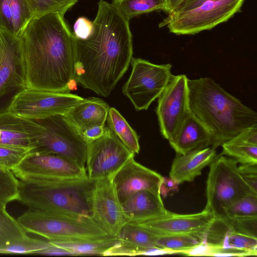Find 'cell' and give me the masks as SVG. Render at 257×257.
Listing matches in <instances>:
<instances>
[{"label":"cell","instance_id":"6da1fadb","mask_svg":"<svg viewBox=\"0 0 257 257\" xmlns=\"http://www.w3.org/2000/svg\"><path fill=\"white\" fill-rule=\"evenodd\" d=\"M75 46L76 82L109 96L133 58L129 21L111 3L100 0L91 34L84 39L75 37Z\"/></svg>","mask_w":257,"mask_h":257},{"label":"cell","instance_id":"7a4b0ae2","mask_svg":"<svg viewBox=\"0 0 257 257\" xmlns=\"http://www.w3.org/2000/svg\"><path fill=\"white\" fill-rule=\"evenodd\" d=\"M20 39L26 88L64 93L76 89L75 37L64 16L33 18Z\"/></svg>","mask_w":257,"mask_h":257},{"label":"cell","instance_id":"3957f363","mask_svg":"<svg viewBox=\"0 0 257 257\" xmlns=\"http://www.w3.org/2000/svg\"><path fill=\"white\" fill-rule=\"evenodd\" d=\"M191 111L209 131L215 149L257 123V113L209 77L188 79Z\"/></svg>","mask_w":257,"mask_h":257},{"label":"cell","instance_id":"277c9868","mask_svg":"<svg viewBox=\"0 0 257 257\" xmlns=\"http://www.w3.org/2000/svg\"><path fill=\"white\" fill-rule=\"evenodd\" d=\"M19 182L18 201L29 209L80 220H93L91 198L95 180L87 177L41 178Z\"/></svg>","mask_w":257,"mask_h":257},{"label":"cell","instance_id":"5b68a950","mask_svg":"<svg viewBox=\"0 0 257 257\" xmlns=\"http://www.w3.org/2000/svg\"><path fill=\"white\" fill-rule=\"evenodd\" d=\"M17 220L26 231L49 241L101 240L113 237L93 220H80L31 209Z\"/></svg>","mask_w":257,"mask_h":257},{"label":"cell","instance_id":"8992f818","mask_svg":"<svg viewBox=\"0 0 257 257\" xmlns=\"http://www.w3.org/2000/svg\"><path fill=\"white\" fill-rule=\"evenodd\" d=\"M238 162L220 154L209 165L204 208L214 217L224 216L227 208L244 195L255 193L240 175Z\"/></svg>","mask_w":257,"mask_h":257},{"label":"cell","instance_id":"52a82bcc","mask_svg":"<svg viewBox=\"0 0 257 257\" xmlns=\"http://www.w3.org/2000/svg\"><path fill=\"white\" fill-rule=\"evenodd\" d=\"M244 1H206L194 9L169 14L159 27L166 26L170 33L177 35H195L229 20L240 12Z\"/></svg>","mask_w":257,"mask_h":257},{"label":"cell","instance_id":"ba28073f","mask_svg":"<svg viewBox=\"0 0 257 257\" xmlns=\"http://www.w3.org/2000/svg\"><path fill=\"white\" fill-rule=\"evenodd\" d=\"M36 120L44 131L33 151L56 154L85 168L88 143L65 114Z\"/></svg>","mask_w":257,"mask_h":257},{"label":"cell","instance_id":"9c48e42d","mask_svg":"<svg viewBox=\"0 0 257 257\" xmlns=\"http://www.w3.org/2000/svg\"><path fill=\"white\" fill-rule=\"evenodd\" d=\"M132 71L122 88L136 110H147L163 92L171 76L170 64H155L141 58H132Z\"/></svg>","mask_w":257,"mask_h":257},{"label":"cell","instance_id":"30bf717a","mask_svg":"<svg viewBox=\"0 0 257 257\" xmlns=\"http://www.w3.org/2000/svg\"><path fill=\"white\" fill-rule=\"evenodd\" d=\"M83 99L70 92H56L26 87L14 96L7 110L20 116L36 120L64 114Z\"/></svg>","mask_w":257,"mask_h":257},{"label":"cell","instance_id":"8fae6325","mask_svg":"<svg viewBox=\"0 0 257 257\" xmlns=\"http://www.w3.org/2000/svg\"><path fill=\"white\" fill-rule=\"evenodd\" d=\"M188 78L184 74L172 75L158 98L156 114L162 136L170 140L190 111Z\"/></svg>","mask_w":257,"mask_h":257},{"label":"cell","instance_id":"7c38bea8","mask_svg":"<svg viewBox=\"0 0 257 257\" xmlns=\"http://www.w3.org/2000/svg\"><path fill=\"white\" fill-rule=\"evenodd\" d=\"M135 155L107 127L101 137L88 144L87 176L92 180L111 177Z\"/></svg>","mask_w":257,"mask_h":257},{"label":"cell","instance_id":"4fadbf2b","mask_svg":"<svg viewBox=\"0 0 257 257\" xmlns=\"http://www.w3.org/2000/svg\"><path fill=\"white\" fill-rule=\"evenodd\" d=\"M11 170L19 180L88 177L85 168L63 157L33 150Z\"/></svg>","mask_w":257,"mask_h":257},{"label":"cell","instance_id":"5bb4252c","mask_svg":"<svg viewBox=\"0 0 257 257\" xmlns=\"http://www.w3.org/2000/svg\"><path fill=\"white\" fill-rule=\"evenodd\" d=\"M91 209L92 219L110 236L117 238L126 221L111 177L95 180Z\"/></svg>","mask_w":257,"mask_h":257},{"label":"cell","instance_id":"9a60e30c","mask_svg":"<svg viewBox=\"0 0 257 257\" xmlns=\"http://www.w3.org/2000/svg\"><path fill=\"white\" fill-rule=\"evenodd\" d=\"M26 88L20 36L0 27V99L16 90Z\"/></svg>","mask_w":257,"mask_h":257},{"label":"cell","instance_id":"2e32d148","mask_svg":"<svg viewBox=\"0 0 257 257\" xmlns=\"http://www.w3.org/2000/svg\"><path fill=\"white\" fill-rule=\"evenodd\" d=\"M117 195L123 202L134 193L148 190L160 194L163 176L130 159L111 177Z\"/></svg>","mask_w":257,"mask_h":257},{"label":"cell","instance_id":"e0dca14e","mask_svg":"<svg viewBox=\"0 0 257 257\" xmlns=\"http://www.w3.org/2000/svg\"><path fill=\"white\" fill-rule=\"evenodd\" d=\"M214 217L204 209L201 212L180 214L167 211L159 217L137 223L157 235L182 233L205 234Z\"/></svg>","mask_w":257,"mask_h":257},{"label":"cell","instance_id":"ac0fdd59","mask_svg":"<svg viewBox=\"0 0 257 257\" xmlns=\"http://www.w3.org/2000/svg\"><path fill=\"white\" fill-rule=\"evenodd\" d=\"M44 127L37 120L8 110L0 112V144L35 148Z\"/></svg>","mask_w":257,"mask_h":257},{"label":"cell","instance_id":"d6986e66","mask_svg":"<svg viewBox=\"0 0 257 257\" xmlns=\"http://www.w3.org/2000/svg\"><path fill=\"white\" fill-rule=\"evenodd\" d=\"M204 240L214 246L257 252V238L234 230L225 216L214 218L205 232Z\"/></svg>","mask_w":257,"mask_h":257},{"label":"cell","instance_id":"ffe728a7","mask_svg":"<svg viewBox=\"0 0 257 257\" xmlns=\"http://www.w3.org/2000/svg\"><path fill=\"white\" fill-rule=\"evenodd\" d=\"M126 222L137 223L163 215L167 212L161 195L153 191H138L121 203Z\"/></svg>","mask_w":257,"mask_h":257},{"label":"cell","instance_id":"44dd1931","mask_svg":"<svg viewBox=\"0 0 257 257\" xmlns=\"http://www.w3.org/2000/svg\"><path fill=\"white\" fill-rule=\"evenodd\" d=\"M217 156L215 149L209 147L194 150L184 155L177 154L172 164L169 177L179 184L192 182Z\"/></svg>","mask_w":257,"mask_h":257},{"label":"cell","instance_id":"7402d4cb","mask_svg":"<svg viewBox=\"0 0 257 257\" xmlns=\"http://www.w3.org/2000/svg\"><path fill=\"white\" fill-rule=\"evenodd\" d=\"M169 142L177 154L184 155L194 150L208 147L211 138L208 130L190 110Z\"/></svg>","mask_w":257,"mask_h":257},{"label":"cell","instance_id":"603a6c76","mask_svg":"<svg viewBox=\"0 0 257 257\" xmlns=\"http://www.w3.org/2000/svg\"><path fill=\"white\" fill-rule=\"evenodd\" d=\"M109 107L102 99L94 97L83 98L64 114L70 123L82 134L95 126H104Z\"/></svg>","mask_w":257,"mask_h":257},{"label":"cell","instance_id":"cb8c5ba5","mask_svg":"<svg viewBox=\"0 0 257 257\" xmlns=\"http://www.w3.org/2000/svg\"><path fill=\"white\" fill-rule=\"evenodd\" d=\"M221 155L240 164L257 163V123L245 128L221 145Z\"/></svg>","mask_w":257,"mask_h":257},{"label":"cell","instance_id":"d4e9b609","mask_svg":"<svg viewBox=\"0 0 257 257\" xmlns=\"http://www.w3.org/2000/svg\"><path fill=\"white\" fill-rule=\"evenodd\" d=\"M33 18L26 0H0V27L11 34L20 36Z\"/></svg>","mask_w":257,"mask_h":257},{"label":"cell","instance_id":"484cf974","mask_svg":"<svg viewBox=\"0 0 257 257\" xmlns=\"http://www.w3.org/2000/svg\"><path fill=\"white\" fill-rule=\"evenodd\" d=\"M51 245L62 248L71 255H97L106 253L118 242L117 238L101 240L49 241Z\"/></svg>","mask_w":257,"mask_h":257},{"label":"cell","instance_id":"4316f807","mask_svg":"<svg viewBox=\"0 0 257 257\" xmlns=\"http://www.w3.org/2000/svg\"><path fill=\"white\" fill-rule=\"evenodd\" d=\"M157 234L131 222L124 224L117 236L120 242L141 250L142 255H148L151 248L157 247Z\"/></svg>","mask_w":257,"mask_h":257},{"label":"cell","instance_id":"83f0119b","mask_svg":"<svg viewBox=\"0 0 257 257\" xmlns=\"http://www.w3.org/2000/svg\"><path fill=\"white\" fill-rule=\"evenodd\" d=\"M107 122L108 128L135 155L140 152L139 137L127 121L114 107L109 108Z\"/></svg>","mask_w":257,"mask_h":257},{"label":"cell","instance_id":"f1b7e54d","mask_svg":"<svg viewBox=\"0 0 257 257\" xmlns=\"http://www.w3.org/2000/svg\"><path fill=\"white\" fill-rule=\"evenodd\" d=\"M111 4L128 21L155 11L167 12L165 0H112Z\"/></svg>","mask_w":257,"mask_h":257},{"label":"cell","instance_id":"f546056e","mask_svg":"<svg viewBox=\"0 0 257 257\" xmlns=\"http://www.w3.org/2000/svg\"><path fill=\"white\" fill-rule=\"evenodd\" d=\"M204 234L182 233L157 235L156 246L181 254L183 251L193 248L203 240Z\"/></svg>","mask_w":257,"mask_h":257},{"label":"cell","instance_id":"4dcf8cb0","mask_svg":"<svg viewBox=\"0 0 257 257\" xmlns=\"http://www.w3.org/2000/svg\"><path fill=\"white\" fill-rule=\"evenodd\" d=\"M17 219L7 211L6 205L0 203V245L26 239L29 237Z\"/></svg>","mask_w":257,"mask_h":257},{"label":"cell","instance_id":"1f68e13d","mask_svg":"<svg viewBox=\"0 0 257 257\" xmlns=\"http://www.w3.org/2000/svg\"><path fill=\"white\" fill-rule=\"evenodd\" d=\"M19 180L13 171L0 163V203H8L19 199Z\"/></svg>","mask_w":257,"mask_h":257},{"label":"cell","instance_id":"d6a6232c","mask_svg":"<svg viewBox=\"0 0 257 257\" xmlns=\"http://www.w3.org/2000/svg\"><path fill=\"white\" fill-rule=\"evenodd\" d=\"M26 1L32 10L34 18H36L51 13H57L64 16L78 0Z\"/></svg>","mask_w":257,"mask_h":257},{"label":"cell","instance_id":"836d02e7","mask_svg":"<svg viewBox=\"0 0 257 257\" xmlns=\"http://www.w3.org/2000/svg\"><path fill=\"white\" fill-rule=\"evenodd\" d=\"M50 246L47 240L29 237L21 241L0 245V254H34L35 252Z\"/></svg>","mask_w":257,"mask_h":257},{"label":"cell","instance_id":"e575fe53","mask_svg":"<svg viewBox=\"0 0 257 257\" xmlns=\"http://www.w3.org/2000/svg\"><path fill=\"white\" fill-rule=\"evenodd\" d=\"M257 216V194H247L229 206L224 216L228 217Z\"/></svg>","mask_w":257,"mask_h":257},{"label":"cell","instance_id":"d590c367","mask_svg":"<svg viewBox=\"0 0 257 257\" xmlns=\"http://www.w3.org/2000/svg\"><path fill=\"white\" fill-rule=\"evenodd\" d=\"M34 149L31 147L0 144V163L12 170Z\"/></svg>","mask_w":257,"mask_h":257},{"label":"cell","instance_id":"8d00e7d4","mask_svg":"<svg viewBox=\"0 0 257 257\" xmlns=\"http://www.w3.org/2000/svg\"><path fill=\"white\" fill-rule=\"evenodd\" d=\"M235 231L257 238V216L228 217L225 216Z\"/></svg>","mask_w":257,"mask_h":257},{"label":"cell","instance_id":"74e56055","mask_svg":"<svg viewBox=\"0 0 257 257\" xmlns=\"http://www.w3.org/2000/svg\"><path fill=\"white\" fill-rule=\"evenodd\" d=\"M206 256H256L257 252L233 248H224L211 245L208 243Z\"/></svg>","mask_w":257,"mask_h":257},{"label":"cell","instance_id":"f35d334b","mask_svg":"<svg viewBox=\"0 0 257 257\" xmlns=\"http://www.w3.org/2000/svg\"><path fill=\"white\" fill-rule=\"evenodd\" d=\"M238 170L247 185L257 194V163L240 164Z\"/></svg>","mask_w":257,"mask_h":257},{"label":"cell","instance_id":"ab89813d","mask_svg":"<svg viewBox=\"0 0 257 257\" xmlns=\"http://www.w3.org/2000/svg\"><path fill=\"white\" fill-rule=\"evenodd\" d=\"M92 30V22L85 17H81L77 19L73 25V34L78 39L87 38Z\"/></svg>","mask_w":257,"mask_h":257},{"label":"cell","instance_id":"60d3db41","mask_svg":"<svg viewBox=\"0 0 257 257\" xmlns=\"http://www.w3.org/2000/svg\"><path fill=\"white\" fill-rule=\"evenodd\" d=\"M179 185L176 181L170 177H163L160 187L161 195L164 197L167 196L170 192L177 190Z\"/></svg>","mask_w":257,"mask_h":257},{"label":"cell","instance_id":"b9f144b4","mask_svg":"<svg viewBox=\"0 0 257 257\" xmlns=\"http://www.w3.org/2000/svg\"><path fill=\"white\" fill-rule=\"evenodd\" d=\"M107 127L104 126H95L85 130L82 136L88 143L101 137L106 131Z\"/></svg>","mask_w":257,"mask_h":257},{"label":"cell","instance_id":"7bdbcfd3","mask_svg":"<svg viewBox=\"0 0 257 257\" xmlns=\"http://www.w3.org/2000/svg\"><path fill=\"white\" fill-rule=\"evenodd\" d=\"M208 1L214 0H184L179 7L173 12H182L192 9Z\"/></svg>","mask_w":257,"mask_h":257},{"label":"cell","instance_id":"ee69618b","mask_svg":"<svg viewBox=\"0 0 257 257\" xmlns=\"http://www.w3.org/2000/svg\"><path fill=\"white\" fill-rule=\"evenodd\" d=\"M184 0H165L167 6L166 13L174 12Z\"/></svg>","mask_w":257,"mask_h":257}]
</instances>
